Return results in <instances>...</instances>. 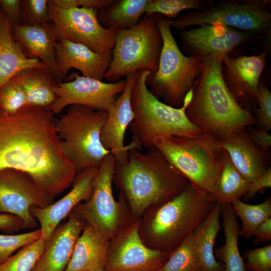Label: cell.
Masks as SVG:
<instances>
[{
    "mask_svg": "<svg viewBox=\"0 0 271 271\" xmlns=\"http://www.w3.org/2000/svg\"><path fill=\"white\" fill-rule=\"evenodd\" d=\"M221 60L214 56L204 60L186 109L188 119L201 133L220 141L256 123L253 109L242 108L227 88L222 76Z\"/></svg>",
    "mask_w": 271,
    "mask_h": 271,
    "instance_id": "cell-3",
    "label": "cell"
},
{
    "mask_svg": "<svg viewBox=\"0 0 271 271\" xmlns=\"http://www.w3.org/2000/svg\"><path fill=\"white\" fill-rule=\"evenodd\" d=\"M112 0H77L79 7L93 9L98 11L108 6Z\"/></svg>",
    "mask_w": 271,
    "mask_h": 271,
    "instance_id": "cell-45",
    "label": "cell"
},
{
    "mask_svg": "<svg viewBox=\"0 0 271 271\" xmlns=\"http://www.w3.org/2000/svg\"><path fill=\"white\" fill-rule=\"evenodd\" d=\"M160 271H203L196 249L193 233L171 252Z\"/></svg>",
    "mask_w": 271,
    "mask_h": 271,
    "instance_id": "cell-32",
    "label": "cell"
},
{
    "mask_svg": "<svg viewBox=\"0 0 271 271\" xmlns=\"http://www.w3.org/2000/svg\"><path fill=\"white\" fill-rule=\"evenodd\" d=\"M69 82L58 84L54 88L56 98L50 110L59 114L72 105H82L107 111L117 95L124 89L125 79L104 82L92 78L75 74Z\"/></svg>",
    "mask_w": 271,
    "mask_h": 271,
    "instance_id": "cell-15",
    "label": "cell"
},
{
    "mask_svg": "<svg viewBox=\"0 0 271 271\" xmlns=\"http://www.w3.org/2000/svg\"><path fill=\"white\" fill-rule=\"evenodd\" d=\"M148 71L136 72L131 92L134 117L129 128L132 141L140 147H153L159 139L168 136L194 137L201 133L188 119L186 109L192 95L186 96L180 107L171 106L154 95L146 84Z\"/></svg>",
    "mask_w": 271,
    "mask_h": 271,
    "instance_id": "cell-5",
    "label": "cell"
},
{
    "mask_svg": "<svg viewBox=\"0 0 271 271\" xmlns=\"http://www.w3.org/2000/svg\"><path fill=\"white\" fill-rule=\"evenodd\" d=\"M249 137L254 144L267 154H270L271 136L268 132L261 128L249 126L246 128Z\"/></svg>",
    "mask_w": 271,
    "mask_h": 271,
    "instance_id": "cell-42",
    "label": "cell"
},
{
    "mask_svg": "<svg viewBox=\"0 0 271 271\" xmlns=\"http://www.w3.org/2000/svg\"><path fill=\"white\" fill-rule=\"evenodd\" d=\"M154 147L190 183L212 193L224 156L220 140L202 133L168 136L158 140Z\"/></svg>",
    "mask_w": 271,
    "mask_h": 271,
    "instance_id": "cell-6",
    "label": "cell"
},
{
    "mask_svg": "<svg viewBox=\"0 0 271 271\" xmlns=\"http://www.w3.org/2000/svg\"><path fill=\"white\" fill-rule=\"evenodd\" d=\"M163 39L155 15H145L131 28L117 30L111 59L104 78L115 82L128 75L158 69Z\"/></svg>",
    "mask_w": 271,
    "mask_h": 271,
    "instance_id": "cell-9",
    "label": "cell"
},
{
    "mask_svg": "<svg viewBox=\"0 0 271 271\" xmlns=\"http://www.w3.org/2000/svg\"><path fill=\"white\" fill-rule=\"evenodd\" d=\"M249 183L234 167L225 150L223 164L212 193L217 202L224 205L240 199L247 193Z\"/></svg>",
    "mask_w": 271,
    "mask_h": 271,
    "instance_id": "cell-30",
    "label": "cell"
},
{
    "mask_svg": "<svg viewBox=\"0 0 271 271\" xmlns=\"http://www.w3.org/2000/svg\"><path fill=\"white\" fill-rule=\"evenodd\" d=\"M55 119L61 148L77 173L99 167L110 152L100 140V132L107 112L82 105H72Z\"/></svg>",
    "mask_w": 271,
    "mask_h": 271,
    "instance_id": "cell-7",
    "label": "cell"
},
{
    "mask_svg": "<svg viewBox=\"0 0 271 271\" xmlns=\"http://www.w3.org/2000/svg\"><path fill=\"white\" fill-rule=\"evenodd\" d=\"M58 8L63 10H69L79 7L77 0H51Z\"/></svg>",
    "mask_w": 271,
    "mask_h": 271,
    "instance_id": "cell-46",
    "label": "cell"
},
{
    "mask_svg": "<svg viewBox=\"0 0 271 271\" xmlns=\"http://www.w3.org/2000/svg\"><path fill=\"white\" fill-rule=\"evenodd\" d=\"M216 202L212 193L189 182L180 194L144 213L139 219L140 237L149 247L171 252L194 232Z\"/></svg>",
    "mask_w": 271,
    "mask_h": 271,
    "instance_id": "cell-4",
    "label": "cell"
},
{
    "mask_svg": "<svg viewBox=\"0 0 271 271\" xmlns=\"http://www.w3.org/2000/svg\"><path fill=\"white\" fill-rule=\"evenodd\" d=\"M48 1H21V24L43 25L50 23Z\"/></svg>",
    "mask_w": 271,
    "mask_h": 271,
    "instance_id": "cell-37",
    "label": "cell"
},
{
    "mask_svg": "<svg viewBox=\"0 0 271 271\" xmlns=\"http://www.w3.org/2000/svg\"><path fill=\"white\" fill-rule=\"evenodd\" d=\"M221 215L225 242L215 250L214 255L223 264V271H246L238 244L240 227L230 203L222 205Z\"/></svg>",
    "mask_w": 271,
    "mask_h": 271,
    "instance_id": "cell-28",
    "label": "cell"
},
{
    "mask_svg": "<svg viewBox=\"0 0 271 271\" xmlns=\"http://www.w3.org/2000/svg\"><path fill=\"white\" fill-rule=\"evenodd\" d=\"M83 271H105L104 268L102 267H95L88 269H86Z\"/></svg>",
    "mask_w": 271,
    "mask_h": 271,
    "instance_id": "cell-47",
    "label": "cell"
},
{
    "mask_svg": "<svg viewBox=\"0 0 271 271\" xmlns=\"http://www.w3.org/2000/svg\"><path fill=\"white\" fill-rule=\"evenodd\" d=\"M44 67L47 66L39 59L27 56L14 39L12 24L0 8V87L23 69Z\"/></svg>",
    "mask_w": 271,
    "mask_h": 271,
    "instance_id": "cell-24",
    "label": "cell"
},
{
    "mask_svg": "<svg viewBox=\"0 0 271 271\" xmlns=\"http://www.w3.org/2000/svg\"><path fill=\"white\" fill-rule=\"evenodd\" d=\"M55 55L59 70L66 78L72 68L83 76L102 80L109 66L111 54H100L87 46L61 39L56 42Z\"/></svg>",
    "mask_w": 271,
    "mask_h": 271,
    "instance_id": "cell-21",
    "label": "cell"
},
{
    "mask_svg": "<svg viewBox=\"0 0 271 271\" xmlns=\"http://www.w3.org/2000/svg\"><path fill=\"white\" fill-rule=\"evenodd\" d=\"M271 187V168L266 170L259 177L249 183L248 190L244 196L245 201L253 199L259 191L266 188Z\"/></svg>",
    "mask_w": 271,
    "mask_h": 271,
    "instance_id": "cell-40",
    "label": "cell"
},
{
    "mask_svg": "<svg viewBox=\"0 0 271 271\" xmlns=\"http://www.w3.org/2000/svg\"><path fill=\"white\" fill-rule=\"evenodd\" d=\"M266 52L258 55L223 57L221 72L224 82L237 103L243 108L257 105L259 80L266 64Z\"/></svg>",
    "mask_w": 271,
    "mask_h": 271,
    "instance_id": "cell-17",
    "label": "cell"
},
{
    "mask_svg": "<svg viewBox=\"0 0 271 271\" xmlns=\"http://www.w3.org/2000/svg\"><path fill=\"white\" fill-rule=\"evenodd\" d=\"M50 109L27 105L18 112L0 110V170L27 173L54 199L73 183L77 171L61 148Z\"/></svg>",
    "mask_w": 271,
    "mask_h": 271,
    "instance_id": "cell-1",
    "label": "cell"
},
{
    "mask_svg": "<svg viewBox=\"0 0 271 271\" xmlns=\"http://www.w3.org/2000/svg\"><path fill=\"white\" fill-rule=\"evenodd\" d=\"M23 228V221L19 217L7 213H0V230L15 231Z\"/></svg>",
    "mask_w": 271,
    "mask_h": 271,
    "instance_id": "cell-43",
    "label": "cell"
},
{
    "mask_svg": "<svg viewBox=\"0 0 271 271\" xmlns=\"http://www.w3.org/2000/svg\"><path fill=\"white\" fill-rule=\"evenodd\" d=\"M222 205L216 202L209 214L193 232L198 258L203 271H223V264L217 261L214 247L221 228L220 216Z\"/></svg>",
    "mask_w": 271,
    "mask_h": 271,
    "instance_id": "cell-26",
    "label": "cell"
},
{
    "mask_svg": "<svg viewBox=\"0 0 271 271\" xmlns=\"http://www.w3.org/2000/svg\"><path fill=\"white\" fill-rule=\"evenodd\" d=\"M17 73L0 87V110L8 114L16 113L28 105L26 94Z\"/></svg>",
    "mask_w": 271,
    "mask_h": 271,
    "instance_id": "cell-34",
    "label": "cell"
},
{
    "mask_svg": "<svg viewBox=\"0 0 271 271\" xmlns=\"http://www.w3.org/2000/svg\"><path fill=\"white\" fill-rule=\"evenodd\" d=\"M236 169L250 183L269 167L270 154L256 146L246 129L244 132L221 141Z\"/></svg>",
    "mask_w": 271,
    "mask_h": 271,
    "instance_id": "cell-23",
    "label": "cell"
},
{
    "mask_svg": "<svg viewBox=\"0 0 271 271\" xmlns=\"http://www.w3.org/2000/svg\"><path fill=\"white\" fill-rule=\"evenodd\" d=\"M181 51L189 56L202 59L214 56L222 58L248 41L253 34L221 24H204L179 32Z\"/></svg>",
    "mask_w": 271,
    "mask_h": 271,
    "instance_id": "cell-16",
    "label": "cell"
},
{
    "mask_svg": "<svg viewBox=\"0 0 271 271\" xmlns=\"http://www.w3.org/2000/svg\"><path fill=\"white\" fill-rule=\"evenodd\" d=\"M46 241L42 236L0 264V271H32L42 253Z\"/></svg>",
    "mask_w": 271,
    "mask_h": 271,
    "instance_id": "cell-33",
    "label": "cell"
},
{
    "mask_svg": "<svg viewBox=\"0 0 271 271\" xmlns=\"http://www.w3.org/2000/svg\"><path fill=\"white\" fill-rule=\"evenodd\" d=\"M206 6V2L200 0H150L145 15L159 14L171 19L184 10L198 11L209 8Z\"/></svg>",
    "mask_w": 271,
    "mask_h": 271,
    "instance_id": "cell-35",
    "label": "cell"
},
{
    "mask_svg": "<svg viewBox=\"0 0 271 271\" xmlns=\"http://www.w3.org/2000/svg\"><path fill=\"white\" fill-rule=\"evenodd\" d=\"M163 46L157 70L147 78L149 91L171 106H182L200 73L204 59L185 55L171 31V19L155 15Z\"/></svg>",
    "mask_w": 271,
    "mask_h": 271,
    "instance_id": "cell-8",
    "label": "cell"
},
{
    "mask_svg": "<svg viewBox=\"0 0 271 271\" xmlns=\"http://www.w3.org/2000/svg\"><path fill=\"white\" fill-rule=\"evenodd\" d=\"M115 163L111 154L104 159L94 178L91 196L73 209L107 240L112 239L128 220H125L124 207L127 203L124 198L120 194L119 201H116L113 194Z\"/></svg>",
    "mask_w": 271,
    "mask_h": 271,
    "instance_id": "cell-10",
    "label": "cell"
},
{
    "mask_svg": "<svg viewBox=\"0 0 271 271\" xmlns=\"http://www.w3.org/2000/svg\"><path fill=\"white\" fill-rule=\"evenodd\" d=\"M246 268L249 271H271V245L252 248L246 251Z\"/></svg>",
    "mask_w": 271,
    "mask_h": 271,
    "instance_id": "cell-39",
    "label": "cell"
},
{
    "mask_svg": "<svg viewBox=\"0 0 271 271\" xmlns=\"http://www.w3.org/2000/svg\"><path fill=\"white\" fill-rule=\"evenodd\" d=\"M14 39L26 49L30 57L44 63L53 74L58 84L65 78L57 63L55 45L57 40L50 23L43 25H12Z\"/></svg>",
    "mask_w": 271,
    "mask_h": 271,
    "instance_id": "cell-22",
    "label": "cell"
},
{
    "mask_svg": "<svg viewBox=\"0 0 271 271\" xmlns=\"http://www.w3.org/2000/svg\"><path fill=\"white\" fill-rule=\"evenodd\" d=\"M99 168L90 167L77 173L71 190L56 202L44 207L31 208V214L39 222L46 242L61 221L68 216L78 204L89 199Z\"/></svg>",
    "mask_w": 271,
    "mask_h": 271,
    "instance_id": "cell-19",
    "label": "cell"
},
{
    "mask_svg": "<svg viewBox=\"0 0 271 271\" xmlns=\"http://www.w3.org/2000/svg\"><path fill=\"white\" fill-rule=\"evenodd\" d=\"M26 94L28 105L50 109L54 102L58 84L47 67L26 68L18 73Z\"/></svg>",
    "mask_w": 271,
    "mask_h": 271,
    "instance_id": "cell-27",
    "label": "cell"
},
{
    "mask_svg": "<svg viewBox=\"0 0 271 271\" xmlns=\"http://www.w3.org/2000/svg\"><path fill=\"white\" fill-rule=\"evenodd\" d=\"M42 236L40 228L19 234H0V264L11 256L18 249L32 243Z\"/></svg>",
    "mask_w": 271,
    "mask_h": 271,
    "instance_id": "cell-36",
    "label": "cell"
},
{
    "mask_svg": "<svg viewBox=\"0 0 271 271\" xmlns=\"http://www.w3.org/2000/svg\"><path fill=\"white\" fill-rule=\"evenodd\" d=\"M136 73L128 75L125 78V86L117 96L112 106L108 109L107 117L100 132V140L103 147L114 158L116 163L125 164L132 148L142 150L136 142L124 145L126 130L134 119L131 104V92Z\"/></svg>",
    "mask_w": 271,
    "mask_h": 271,
    "instance_id": "cell-18",
    "label": "cell"
},
{
    "mask_svg": "<svg viewBox=\"0 0 271 271\" xmlns=\"http://www.w3.org/2000/svg\"><path fill=\"white\" fill-rule=\"evenodd\" d=\"M139 219L132 218L109 241L105 271H160L171 252L152 249L139 232Z\"/></svg>",
    "mask_w": 271,
    "mask_h": 271,
    "instance_id": "cell-13",
    "label": "cell"
},
{
    "mask_svg": "<svg viewBox=\"0 0 271 271\" xmlns=\"http://www.w3.org/2000/svg\"><path fill=\"white\" fill-rule=\"evenodd\" d=\"M269 1H225L202 11L189 10L171 21L180 30L204 24H221L238 30L260 34L270 30Z\"/></svg>",
    "mask_w": 271,
    "mask_h": 271,
    "instance_id": "cell-11",
    "label": "cell"
},
{
    "mask_svg": "<svg viewBox=\"0 0 271 271\" xmlns=\"http://www.w3.org/2000/svg\"><path fill=\"white\" fill-rule=\"evenodd\" d=\"M113 182L134 219H139L149 208L171 200L189 183L155 147L146 153L130 149L125 164L115 163Z\"/></svg>",
    "mask_w": 271,
    "mask_h": 271,
    "instance_id": "cell-2",
    "label": "cell"
},
{
    "mask_svg": "<svg viewBox=\"0 0 271 271\" xmlns=\"http://www.w3.org/2000/svg\"><path fill=\"white\" fill-rule=\"evenodd\" d=\"M0 8L12 25L21 24V1L0 0Z\"/></svg>",
    "mask_w": 271,
    "mask_h": 271,
    "instance_id": "cell-41",
    "label": "cell"
},
{
    "mask_svg": "<svg viewBox=\"0 0 271 271\" xmlns=\"http://www.w3.org/2000/svg\"><path fill=\"white\" fill-rule=\"evenodd\" d=\"M50 23L57 41L84 45L100 54H111L117 30L100 24L98 10L82 7L63 10L48 1Z\"/></svg>",
    "mask_w": 271,
    "mask_h": 271,
    "instance_id": "cell-12",
    "label": "cell"
},
{
    "mask_svg": "<svg viewBox=\"0 0 271 271\" xmlns=\"http://www.w3.org/2000/svg\"><path fill=\"white\" fill-rule=\"evenodd\" d=\"M254 113L259 128L268 132L271 129V92L264 83H260L257 105Z\"/></svg>",
    "mask_w": 271,
    "mask_h": 271,
    "instance_id": "cell-38",
    "label": "cell"
},
{
    "mask_svg": "<svg viewBox=\"0 0 271 271\" xmlns=\"http://www.w3.org/2000/svg\"><path fill=\"white\" fill-rule=\"evenodd\" d=\"M109 241L85 223L78 237L70 260L64 271H83L105 265Z\"/></svg>",
    "mask_w": 271,
    "mask_h": 271,
    "instance_id": "cell-25",
    "label": "cell"
},
{
    "mask_svg": "<svg viewBox=\"0 0 271 271\" xmlns=\"http://www.w3.org/2000/svg\"><path fill=\"white\" fill-rule=\"evenodd\" d=\"M236 216L241 220L239 236L245 239L252 236L256 229L265 221L271 217V197H267L261 203L247 204L240 199L231 203Z\"/></svg>",
    "mask_w": 271,
    "mask_h": 271,
    "instance_id": "cell-31",
    "label": "cell"
},
{
    "mask_svg": "<svg viewBox=\"0 0 271 271\" xmlns=\"http://www.w3.org/2000/svg\"><path fill=\"white\" fill-rule=\"evenodd\" d=\"M53 200L27 173L13 169L0 170V213L20 217L23 221V228L37 226L30 212L32 207H44L52 204Z\"/></svg>",
    "mask_w": 271,
    "mask_h": 271,
    "instance_id": "cell-14",
    "label": "cell"
},
{
    "mask_svg": "<svg viewBox=\"0 0 271 271\" xmlns=\"http://www.w3.org/2000/svg\"><path fill=\"white\" fill-rule=\"evenodd\" d=\"M253 244L257 245L271 241V217L263 222L255 231Z\"/></svg>",
    "mask_w": 271,
    "mask_h": 271,
    "instance_id": "cell-44",
    "label": "cell"
},
{
    "mask_svg": "<svg viewBox=\"0 0 271 271\" xmlns=\"http://www.w3.org/2000/svg\"><path fill=\"white\" fill-rule=\"evenodd\" d=\"M85 222L74 210L46 242L44 249L32 271H64Z\"/></svg>",
    "mask_w": 271,
    "mask_h": 271,
    "instance_id": "cell-20",
    "label": "cell"
},
{
    "mask_svg": "<svg viewBox=\"0 0 271 271\" xmlns=\"http://www.w3.org/2000/svg\"><path fill=\"white\" fill-rule=\"evenodd\" d=\"M150 0L111 1L97 12L100 24L105 28L128 29L138 23L145 14Z\"/></svg>",
    "mask_w": 271,
    "mask_h": 271,
    "instance_id": "cell-29",
    "label": "cell"
}]
</instances>
